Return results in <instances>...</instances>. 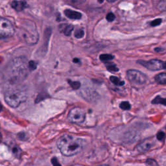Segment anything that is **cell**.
Instances as JSON below:
<instances>
[{
    "label": "cell",
    "mask_w": 166,
    "mask_h": 166,
    "mask_svg": "<svg viewBox=\"0 0 166 166\" xmlns=\"http://www.w3.org/2000/svg\"><path fill=\"white\" fill-rule=\"evenodd\" d=\"M27 60L24 57H18L13 59L5 69V78L10 82H16L23 81L28 74L29 70Z\"/></svg>",
    "instance_id": "cell-1"
},
{
    "label": "cell",
    "mask_w": 166,
    "mask_h": 166,
    "mask_svg": "<svg viewBox=\"0 0 166 166\" xmlns=\"http://www.w3.org/2000/svg\"><path fill=\"white\" fill-rule=\"evenodd\" d=\"M57 145L64 156L72 157L83 150L85 141L79 137L65 134L58 140Z\"/></svg>",
    "instance_id": "cell-2"
},
{
    "label": "cell",
    "mask_w": 166,
    "mask_h": 166,
    "mask_svg": "<svg viewBox=\"0 0 166 166\" xmlns=\"http://www.w3.org/2000/svg\"><path fill=\"white\" fill-rule=\"evenodd\" d=\"M18 35L25 42L33 45L38 40V34L34 22L30 20L21 22V25L18 26Z\"/></svg>",
    "instance_id": "cell-3"
},
{
    "label": "cell",
    "mask_w": 166,
    "mask_h": 166,
    "mask_svg": "<svg viewBox=\"0 0 166 166\" xmlns=\"http://www.w3.org/2000/svg\"><path fill=\"white\" fill-rule=\"evenodd\" d=\"M5 101L12 108H17L20 104L25 101L27 99L26 94L18 89H9L6 91L4 95Z\"/></svg>",
    "instance_id": "cell-4"
},
{
    "label": "cell",
    "mask_w": 166,
    "mask_h": 166,
    "mask_svg": "<svg viewBox=\"0 0 166 166\" xmlns=\"http://www.w3.org/2000/svg\"><path fill=\"white\" fill-rule=\"evenodd\" d=\"M86 118V113L85 110L81 108H74L71 109L68 115V119L71 123L80 124L84 122Z\"/></svg>",
    "instance_id": "cell-5"
},
{
    "label": "cell",
    "mask_w": 166,
    "mask_h": 166,
    "mask_svg": "<svg viewBox=\"0 0 166 166\" xmlns=\"http://www.w3.org/2000/svg\"><path fill=\"white\" fill-rule=\"evenodd\" d=\"M0 36L2 38H6L13 36L15 29L11 22L7 19L1 18L0 20Z\"/></svg>",
    "instance_id": "cell-6"
},
{
    "label": "cell",
    "mask_w": 166,
    "mask_h": 166,
    "mask_svg": "<svg viewBox=\"0 0 166 166\" xmlns=\"http://www.w3.org/2000/svg\"><path fill=\"white\" fill-rule=\"evenodd\" d=\"M126 76L132 83L136 85H143L147 81V77L144 74L136 70H129L126 71Z\"/></svg>",
    "instance_id": "cell-7"
},
{
    "label": "cell",
    "mask_w": 166,
    "mask_h": 166,
    "mask_svg": "<svg viewBox=\"0 0 166 166\" xmlns=\"http://www.w3.org/2000/svg\"><path fill=\"white\" fill-rule=\"evenodd\" d=\"M138 63L151 71H158L166 69V61L164 62L158 59H151L148 61L138 60Z\"/></svg>",
    "instance_id": "cell-8"
},
{
    "label": "cell",
    "mask_w": 166,
    "mask_h": 166,
    "mask_svg": "<svg viewBox=\"0 0 166 166\" xmlns=\"http://www.w3.org/2000/svg\"><path fill=\"white\" fill-rule=\"evenodd\" d=\"M154 140L153 138H149L140 143L137 146V150L140 153H145L148 151L154 146Z\"/></svg>",
    "instance_id": "cell-9"
},
{
    "label": "cell",
    "mask_w": 166,
    "mask_h": 166,
    "mask_svg": "<svg viewBox=\"0 0 166 166\" xmlns=\"http://www.w3.org/2000/svg\"><path fill=\"white\" fill-rule=\"evenodd\" d=\"M74 29V25L68 24H60L58 27V29L60 32H62L66 36H69L71 35L73 30Z\"/></svg>",
    "instance_id": "cell-10"
},
{
    "label": "cell",
    "mask_w": 166,
    "mask_h": 166,
    "mask_svg": "<svg viewBox=\"0 0 166 166\" xmlns=\"http://www.w3.org/2000/svg\"><path fill=\"white\" fill-rule=\"evenodd\" d=\"M11 7L18 12H20L28 7V5L25 1H14L11 3Z\"/></svg>",
    "instance_id": "cell-11"
},
{
    "label": "cell",
    "mask_w": 166,
    "mask_h": 166,
    "mask_svg": "<svg viewBox=\"0 0 166 166\" xmlns=\"http://www.w3.org/2000/svg\"><path fill=\"white\" fill-rule=\"evenodd\" d=\"M64 14L66 17L72 20H80L82 18V14L81 13L71 9H66L64 10Z\"/></svg>",
    "instance_id": "cell-12"
},
{
    "label": "cell",
    "mask_w": 166,
    "mask_h": 166,
    "mask_svg": "<svg viewBox=\"0 0 166 166\" xmlns=\"http://www.w3.org/2000/svg\"><path fill=\"white\" fill-rule=\"evenodd\" d=\"M154 79L158 84L166 85V73H162L157 75L154 77Z\"/></svg>",
    "instance_id": "cell-13"
},
{
    "label": "cell",
    "mask_w": 166,
    "mask_h": 166,
    "mask_svg": "<svg viewBox=\"0 0 166 166\" xmlns=\"http://www.w3.org/2000/svg\"><path fill=\"white\" fill-rule=\"evenodd\" d=\"M151 103L154 104H162L164 106H166V98L158 96L153 99Z\"/></svg>",
    "instance_id": "cell-14"
},
{
    "label": "cell",
    "mask_w": 166,
    "mask_h": 166,
    "mask_svg": "<svg viewBox=\"0 0 166 166\" xmlns=\"http://www.w3.org/2000/svg\"><path fill=\"white\" fill-rule=\"evenodd\" d=\"M110 80L111 81L113 84H114L116 86H123L125 85V82L123 81L122 80H121L119 79L118 77H115V76H111L110 77Z\"/></svg>",
    "instance_id": "cell-15"
},
{
    "label": "cell",
    "mask_w": 166,
    "mask_h": 166,
    "mask_svg": "<svg viewBox=\"0 0 166 166\" xmlns=\"http://www.w3.org/2000/svg\"><path fill=\"white\" fill-rule=\"evenodd\" d=\"M106 67L107 70L111 72H115V71H119V68L117 67V66L113 62H106Z\"/></svg>",
    "instance_id": "cell-16"
},
{
    "label": "cell",
    "mask_w": 166,
    "mask_h": 166,
    "mask_svg": "<svg viewBox=\"0 0 166 166\" xmlns=\"http://www.w3.org/2000/svg\"><path fill=\"white\" fill-rule=\"evenodd\" d=\"M99 58L103 62H108L110 60H112L114 58V57L112 55L110 54H102L99 57Z\"/></svg>",
    "instance_id": "cell-17"
},
{
    "label": "cell",
    "mask_w": 166,
    "mask_h": 166,
    "mask_svg": "<svg viewBox=\"0 0 166 166\" xmlns=\"http://www.w3.org/2000/svg\"><path fill=\"white\" fill-rule=\"evenodd\" d=\"M68 82L69 83V85H70V86L74 90H78L81 88V82L79 81H72L68 79Z\"/></svg>",
    "instance_id": "cell-18"
},
{
    "label": "cell",
    "mask_w": 166,
    "mask_h": 166,
    "mask_svg": "<svg viewBox=\"0 0 166 166\" xmlns=\"http://www.w3.org/2000/svg\"><path fill=\"white\" fill-rule=\"evenodd\" d=\"M85 35V31H83V29L79 28L77 29L76 31L74 32V36L76 38H78V39H81V38H83Z\"/></svg>",
    "instance_id": "cell-19"
},
{
    "label": "cell",
    "mask_w": 166,
    "mask_h": 166,
    "mask_svg": "<svg viewBox=\"0 0 166 166\" xmlns=\"http://www.w3.org/2000/svg\"><path fill=\"white\" fill-rule=\"evenodd\" d=\"M119 107L123 110H129L131 108V105L128 101H123L120 103Z\"/></svg>",
    "instance_id": "cell-20"
},
{
    "label": "cell",
    "mask_w": 166,
    "mask_h": 166,
    "mask_svg": "<svg viewBox=\"0 0 166 166\" xmlns=\"http://www.w3.org/2000/svg\"><path fill=\"white\" fill-rule=\"evenodd\" d=\"M28 66H29V69L30 71H34L37 68V64L36 62L34 61V60H31V61L29 62Z\"/></svg>",
    "instance_id": "cell-21"
},
{
    "label": "cell",
    "mask_w": 166,
    "mask_h": 166,
    "mask_svg": "<svg viewBox=\"0 0 166 166\" xmlns=\"http://www.w3.org/2000/svg\"><path fill=\"white\" fill-rule=\"evenodd\" d=\"M162 21V19H160V18L156 19V20H154L152 21L151 22V23H150V25H151V26H152V27H156V26H158V25H159L161 24Z\"/></svg>",
    "instance_id": "cell-22"
},
{
    "label": "cell",
    "mask_w": 166,
    "mask_h": 166,
    "mask_svg": "<svg viewBox=\"0 0 166 166\" xmlns=\"http://www.w3.org/2000/svg\"><path fill=\"white\" fill-rule=\"evenodd\" d=\"M106 18H107V20L108 21L112 22V21H113L115 20V15L112 13H109L107 14V15L106 16Z\"/></svg>",
    "instance_id": "cell-23"
},
{
    "label": "cell",
    "mask_w": 166,
    "mask_h": 166,
    "mask_svg": "<svg viewBox=\"0 0 166 166\" xmlns=\"http://www.w3.org/2000/svg\"><path fill=\"white\" fill-rule=\"evenodd\" d=\"M157 139L158 140H160V141L164 140V138H165V133H164V132H162V131L159 132L157 134Z\"/></svg>",
    "instance_id": "cell-24"
},
{
    "label": "cell",
    "mask_w": 166,
    "mask_h": 166,
    "mask_svg": "<svg viewBox=\"0 0 166 166\" xmlns=\"http://www.w3.org/2000/svg\"><path fill=\"white\" fill-rule=\"evenodd\" d=\"M18 137L20 140H21L22 141H24L25 140L26 135L25 133H24V132H20V133L18 134Z\"/></svg>",
    "instance_id": "cell-25"
},
{
    "label": "cell",
    "mask_w": 166,
    "mask_h": 166,
    "mask_svg": "<svg viewBox=\"0 0 166 166\" xmlns=\"http://www.w3.org/2000/svg\"><path fill=\"white\" fill-rule=\"evenodd\" d=\"M73 60H74V62L75 63H79V62H80L79 59H78V58H74Z\"/></svg>",
    "instance_id": "cell-26"
},
{
    "label": "cell",
    "mask_w": 166,
    "mask_h": 166,
    "mask_svg": "<svg viewBox=\"0 0 166 166\" xmlns=\"http://www.w3.org/2000/svg\"><path fill=\"white\" fill-rule=\"evenodd\" d=\"M97 166H109V165H107V164H102V165H97Z\"/></svg>",
    "instance_id": "cell-27"
}]
</instances>
